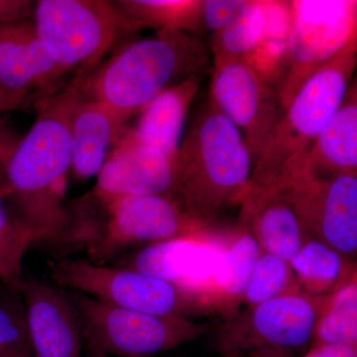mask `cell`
Segmentation results:
<instances>
[{
	"label": "cell",
	"mask_w": 357,
	"mask_h": 357,
	"mask_svg": "<svg viewBox=\"0 0 357 357\" xmlns=\"http://www.w3.org/2000/svg\"><path fill=\"white\" fill-rule=\"evenodd\" d=\"M290 6L285 66L275 89L281 114L307 79L357 35V1L298 0Z\"/></svg>",
	"instance_id": "obj_9"
},
{
	"label": "cell",
	"mask_w": 357,
	"mask_h": 357,
	"mask_svg": "<svg viewBox=\"0 0 357 357\" xmlns=\"http://www.w3.org/2000/svg\"><path fill=\"white\" fill-rule=\"evenodd\" d=\"M20 140V137L17 134L7 128L2 121H0V188L6 190V167L7 161Z\"/></svg>",
	"instance_id": "obj_31"
},
{
	"label": "cell",
	"mask_w": 357,
	"mask_h": 357,
	"mask_svg": "<svg viewBox=\"0 0 357 357\" xmlns=\"http://www.w3.org/2000/svg\"><path fill=\"white\" fill-rule=\"evenodd\" d=\"M174 158L122 134L89 195L100 201L128 196H169L173 188Z\"/></svg>",
	"instance_id": "obj_16"
},
{
	"label": "cell",
	"mask_w": 357,
	"mask_h": 357,
	"mask_svg": "<svg viewBox=\"0 0 357 357\" xmlns=\"http://www.w3.org/2000/svg\"><path fill=\"white\" fill-rule=\"evenodd\" d=\"M128 122L107 105L81 98L77 93L70 121V175L77 182L96 177L121 140Z\"/></svg>",
	"instance_id": "obj_18"
},
{
	"label": "cell",
	"mask_w": 357,
	"mask_h": 357,
	"mask_svg": "<svg viewBox=\"0 0 357 357\" xmlns=\"http://www.w3.org/2000/svg\"><path fill=\"white\" fill-rule=\"evenodd\" d=\"M89 357H105L102 356H89Z\"/></svg>",
	"instance_id": "obj_34"
},
{
	"label": "cell",
	"mask_w": 357,
	"mask_h": 357,
	"mask_svg": "<svg viewBox=\"0 0 357 357\" xmlns=\"http://www.w3.org/2000/svg\"><path fill=\"white\" fill-rule=\"evenodd\" d=\"M326 297L286 296L234 312L218 328V351L223 357L304 356Z\"/></svg>",
	"instance_id": "obj_8"
},
{
	"label": "cell",
	"mask_w": 357,
	"mask_h": 357,
	"mask_svg": "<svg viewBox=\"0 0 357 357\" xmlns=\"http://www.w3.org/2000/svg\"><path fill=\"white\" fill-rule=\"evenodd\" d=\"M301 357H357V347L349 344H326L312 347Z\"/></svg>",
	"instance_id": "obj_32"
},
{
	"label": "cell",
	"mask_w": 357,
	"mask_h": 357,
	"mask_svg": "<svg viewBox=\"0 0 357 357\" xmlns=\"http://www.w3.org/2000/svg\"><path fill=\"white\" fill-rule=\"evenodd\" d=\"M70 211L72 220L64 241L83 244L89 260L98 264L132 244L206 236L215 229L190 217L166 195L100 201L89 192L70 202Z\"/></svg>",
	"instance_id": "obj_4"
},
{
	"label": "cell",
	"mask_w": 357,
	"mask_h": 357,
	"mask_svg": "<svg viewBox=\"0 0 357 357\" xmlns=\"http://www.w3.org/2000/svg\"><path fill=\"white\" fill-rule=\"evenodd\" d=\"M126 33L144 28L176 29L198 36L202 0H112Z\"/></svg>",
	"instance_id": "obj_23"
},
{
	"label": "cell",
	"mask_w": 357,
	"mask_h": 357,
	"mask_svg": "<svg viewBox=\"0 0 357 357\" xmlns=\"http://www.w3.org/2000/svg\"><path fill=\"white\" fill-rule=\"evenodd\" d=\"M266 30L265 1H245L234 20L213 33L211 49L215 67L249 57L262 43Z\"/></svg>",
	"instance_id": "obj_24"
},
{
	"label": "cell",
	"mask_w": 357,
	"mask_h": 357,
	"mask_svg": "<svg viewBox=\"0 0 357 357\" xmlns=\"http://www.w3.org/2000/svg\"><path fill=\"white\" fill-rule=\"evenodd\" d=\"M215 229L206 236L148 244L133 256L128 268L169 282L194 307H208L220 258Z\"/></svg>",
	"instance_id": "obj_13"
},
{
	"label": "cell",
	"mask_w": 357,
	"mask_h": 357,
	"mask_svg": "<svg viewBox=\"0 0 357 357\" xmlns=\"http://www.w3.org/2000/svg\"><path fill=\"white\" fill-rule=\"evenodd\" d=\"M0 357H34L23 306L2 300H0Z\"/></svg>",
	"instance_id": "obj_28"
},
{
	"label": "cell",
	"mask_w": 357,
	"mask_h": 357,
	"mask_svg": "<svg viewBox=\"0 0 357 357\" xmlns=\"http://www.w3.org/2000/svg\"><path fill=\"white\" fill-rule=\"evenodd\" d=\"M241 208L239 222L255 236L262 253L289 263L311 239L280 189L246 199Z\"/></svg>",
	"instance_id": "obj_19"
},
{
	"label": "cell",
	"mask_w": 357,
	"mask_h": 357,
	"mask_svg": "<svg viewBox=\"0 0 357 357\" xmlns=\"http://www.w3.org/2000/svg\"><path fill=\"white\" fill-rule=\"evenodd\" d=\"M208 57L199 36L166 28L124 45L88 76L68 86L81 98L102 102L129 121L162 91L201 76Z\"/></svg>",
	"instance_id": "obj_3"
},
{
	"label": "cell",
	"mask_w": 357,
	"mask_h": 357,
	"mask_svg": "<svg viewBox=\"0 0 357 357\" xmlns=\"http://www.w3.org/2000/svg\"><path fill=\"white\" fill-rule=\"evenodd\" d=\"M199 89V76H191L162 91L139 114L124 135L175 157L182 141L188 112Z\"/></svg>",
	"instance_id": "obj_20"
},
{
	"label": "cell",
	"mask_w": 357,
	"mask_h": 357,
	"mask_svg": "<svg viewBox=\"0 0 357 357\" xmlns=\"http://www.w3.org/2000/svg\"><path fill=\"white\" fill-rule=\"evenodd\" d=\"M211 100L243 134L255 163L282 114L275 89L243 59L215 67Z\"/></svg>",
	"instance_id": "obj_12"
},
{
	"label": "cell",
	"mask_w": 357,
	"mask_h": 357,
	"mask_svg": "<svg viewBox=\"0 0 357 357\" xmlns=\"http://www.w3.org/2000/svg\"><path fill=\"white\" fill-rule=\"evenodd\" d=\"M276 189L288 199L310 238L356 260L357 177L298 178Z\"/></svg>",
	"instance_id": "obj_11"
},
{
	"label": "cell",
	"mask_w": 357,
	"mask_h": 357,
	"mask_svg": "<svg viewBox=\"0 0 357 357\" xmlns=\"http://www.w3.org/2000/svg\"><path fill=\"white\" fill-rule=\"evenodd\" d=\"M32 21L64 77L74 74L70 83L95 70L126 32L112 0H38Z\"/></svg>",
	"instance_id": "obj_7"
},
{
	"label": "cell",
	"mask_w": 357,
	"mask_h": 357,
	"mask_svg": "<svg viewBox=\"0 0 357 357\" xmlns=\"http://www.w3.org/2000/svg\"><path fill=\"white\" fill-rule=\"evenodd\" d=\"M73 86L37 100L31 128L6 167L7 199L38 241H63L70 225L68 180L72 165Z\"/></svg>",
	"instance_id": "obj_1"
},
{
	"label": "cell",
	"mask_w": 357,
	"mask_h": 357,
	"mask_svg": "<svg viewBox=\"0 0 357 357\" xmlns=\"http://www.w3.org/2000/svg\"><path fill=\"white\" fill-rule=\"evenodd\" d=\"M326 344L357 347V280L324 301L310 349Z\"/></svg>",
	"instance_id": "obj_25"
},
{
	"label": "cell",
	"mask_w": 357,
	"mask_h": 357,
	"mask_svg": "<svg viewBox=\"0 0 357 357\" xmlns=\"http://www.w3.org/2000/svg\"><path fill=\"white\" fill-rule=\"evenodd\" d=\"M35 1L0 0V24L32 20Z\"/></svg>",
	"instance_id": "obj_30"
},
{
	"label": "cell",
	"mask_w": 357,
	"mask_h": 357,
	"mask_svg": "<svg viewBox=\"0 0 357 357\" xmlns=\"http://www.w3.org/2000/svg\"><path fill=\"white\" fill-rule=\"evenodd\" d=\"M21 105H23V103L20 100L6 93L3 89H0V116L4 112L20 109ZM0 121H1V119H0Z\"/></svg>",
	"instance_id": "obj_33"
},
{
	"label": "cell",
	"mask_w": 357,
	"mask_h": 357,
	"mask_svg": "<svg viewBox=\"0 0 357 357\" xmlns=\"http://www.w3.org/2000/svg\"><path fill=\"white\" fill-rule=\"evenodd\" d=\"M245 0H203L201 4L202 31L213 33L225 27L241 10Z\"/></svg>",
	"instance_id": "obj_29"
},
{
	"label": "cell",
	"mask_w": 357,
	"mask_h": 357,
	"mask_svg": "<svg viewBox=\"0 0 357 357\" xmlns=\"http://www.w3.org/2000/svg\"><path fill=\"white\" fill-rule=\"evenodd\" d=\"M17 292L34 357H81V321L68 293L32 277L21 279Z\"/></svg>",
	"instance_id": "obj_15"
},
{
	"label": "cell",
	"mask_w": 357,
	"mask_h": 357,
	"mask_svg": "<svg viewBox=\"0 0 357 357\" xmlns=\"http://www.w3.org/2000/svg\"><path fill=\"white\" fill-rule=\"evenodd\" d=\"M65 79L32 20L0 24V89L24 105L30 96L60 93Z\"/></svg>",
	"instance_id": "obj_14"
},
{
	"label": "cell",
	"mask_w": 357,
	"mask_h": 357,
	"mask_svg": "<svg viewBox=\"0 0 357 357\" xmlns=\"http://www.w3.org/2000/svg\"><path fill=\"white\" fill-rule=\"evenodd\" d=\"M338 176L357 177L356 81L280 185L298 178Z\"/></svg>",
	"instance_id": "obj_17"
},
{
	"label": "cell",
	"mask_w": 357,
	"mask_h": 357,
	"mask_svg": "<svg viewBox=\"0 0 357 357\" xmlns=\"http://www.w3.org/2000/svg\"><path fill=\"white\" fill-rule=\"evenodd\" d=\"M37 243L32 230L21 220L0 188V280L17 291L23 278V259Z\"/></svg>",
	"instance_id": "obj_26"
},
{
	"label": "cell",
	"mask_w": 357,
	"mask_h": 357,
	"mask_svg": "<svg viewBox=\"0 0 357 357\" xmlns=\"http://www.w3.org/2000/svg\"><path fill=\"white\" fill-rule=\"evenodd\" d=\"M215 234L220 258L208 307H215L229 318L241 306V298L262 250L252 234L239 220L229 229H215Z\"/></svg>",
	"instance_id": "obj_21"
},
{
	"label": "cell",
	"mask_w": 357,
	"mask_h": 357,
	"mask_svg": "<svg viewBox=\"0 0 357 357\" xmlns=\"http://www.w3.org/2000/svg\"><path fill=\"white\" fill-rule=\"evenodd\" d=\"M173 168L169 196L197 222L215 227L245 201L253 161L243 134L211 100L181 141Z\"/></svg>",
	"instance_id": "obj_2"
},
{
	"label": "cell",
	"mask_w": 357,
	"mask_h": 357,
	"mask_svg": "<svg viewBox=\"0 0 357 357\" xmlns=\"http://www.w3.org/2000/svg\"><path fill=\"white\" fill-rule=\"evenodd\" d=\"M289 265L307 297H326L357 279L356 260L314 239L307 241Z\"/></svg>",
	"instance_id": "obj_22"
},
{
	"label": "cell",
	"mask_w": 357,
	"mask_h": 357,
	"mask_svg": "<svg viewBox=\"0 0 357 357\" xmlns=\"http://www.w3.org/2000/svg\"><path fill=\"white\" fill-rule=\"evenodd\" d=\"M357 64V35L301 88L253 163L246 199L276 189L340 107Z\"/></svg>",
	"instance_id": "obj_5"
},
{
	"label": "cell",
	"mask_w": 357,
	"mask_h": 357,
	"mask_svg": "<svg viewBox=\"0 0 357 357\" xmlns=\"http://www.w3.org/2000/svg\"><path fill=\"white\" fill-rule=\"evenodd\" d=\"M59 287L102 302L156 316L185 317L194 307L172 284L128 267L107 266L84 258L60 257L48 262Z\"/></svg>",
	"instance_id": "obj_10"
},
{
	"label": "cell",
	"mask_w": 357,
	"mask_h": 357,
	"mask_svg": "<svg viewBox=\"0 0 357 357\" xmlns=\"http://www.w3.org/2000/svg\"><path fill=\"white\" fill-rule=\"evenodd\" d=\"M79 314L89 356L148 357L177 349L210 331L185 317L124 309L86 294L68 293Z\"/></svg>",
	"instance_id": "obj_6"
},
{
	"label": "cell",
	"mask_w": 357,
	"mask_h": 357,
	"mask_svg": "<svg viewBox=\"0 0 357 357\" xmlns=\"http://www.w3.org/2000/svg\"><path fill=\"white\" fill-rule=\"evenodd\" d=\"M300 294L299 284L289 263L277 256L262 253L244 291L241 306L255 307L268 301Z\"/></svg>",
	"instance_id": "obj_27"
}]
</instances>
